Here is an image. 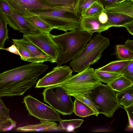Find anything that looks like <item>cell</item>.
I'll list each match as a JSON object with an SVG mask.
<instances>
[{"label": "cell", "mask_w": 133, "mask_h": 133, "mask_svg": "<svg viewBox=\"0 0 133 133\" xmlns=\"http://www.w3.org/2000/svg\"><path fill=\"white\" fill-rule=\"evenodd\" d=\"M48 67L43 63H31L0 73V98L23 95Z\"/></svg>", "instance_id": "cell-1"}, {"label": "cell", "mask_w": 133, "mask_h": 133, "mask_svg": "<svg viewBox=\"0 0 133 133\" xmlns=\"http://www.w3.org/2000/svg\"><path fill=\"white\" fill-rule=\"evenodd\" d=\"M52 39L60 47L56 63L57 66L68 63L79 54L87 45L93 36L79 29L54 35L50 34Z\"/></svg>", "instance_id": "cell-2"}, {"label": "cell", "mask_w": 133, "mask_h": 133, "mask_svg": "<svg viewBox=\"0 0 133 133\" xmlns=\"http://www.w3.org/2000/svg\"><path fill=\"white\" fill-rule=\"evenodd\" d=\"M86 47L70 62V65L75 72L80 73L97 63L102 53L109 45L108 38L100 33L91 38Z\"/></svg>", "instance_id": "cell-3"}, {"label": "cell", "mask_w": 133, "mask_h": 133, "mask_svg": "<svg viewBox=\"0 0 133 133\" xmlns=\"http://www.w3.org/2000/svg\"><path fill=\"white\" fill-rule=\"evenodd\" d=\"M76 6L67 9L39 13L36 15L53 29L65 32L71 31L79 29L80 27V17L78 13Z\"/></svg>", "instance_id": "cell-4"}, {"label": "cell", "mask_w": 133, "mask_h": 133, "mask_svg": "<svg viewBox=\"0 0 133 133\" xmlns=\"http://www.w3.org/2000/svg\"><path fill=\"white\" fill-rule=\"evenodd\" d=\"M102 84L94 68L89 67L78 74L72 75L62 85L67 94H88L91 91Z\"/></svg>", "instance_id": "cell-5"}, {"label": "cell", "mask_w": 133, "mask_h": 133, "mask_svg": "<svg viewBox=\"0 0 133 133\" xmlns=\"http://www.w3.org/2000/svg\"><path fill=\"white\" fill-rule=\"evenodd\" d=\"M88 95L95 104L99 107V114L106 117H112L115 111L122 107L115 91L108 84L102 83L92 90Z\"/></svg>", "instance_id": "cell-6"}, {"label": "cell", "mask_w": 133, "mask_h": 133, "mask_svg": "<svg viewBox=\"0 0 133 133\" xmlns=\"http://www.w3.org/2000/svg\"><path fill=\"white\" fill-rule=\"evenodd\" d=\"M44 101L58 112L64 115L74 112V103L62 85L46 88L42 93Z\"/></svg>", "instance_id": "cell-7"}, {"label": "cell", "mask_w": 133, "mask_h": 133, "mask_svg": "<svg viewBox=\"0 0 133 133\" xmlns=\"http://www.w3.org/2000/svg\"><path fill=\"white\" fill-rule=\"evenodd\" d=\"M13 11L24 18L36 15L39 13L70 8L49 6L38 0H5Z\"/></svg>", "instance_id": "cell-8"}, {"label": "cell", "mask_w": 133, "mask_h": 133, "mask_svg": "<svg viewBox=\"0 0 133 133\" xmlns=\"http://www.w3.org/2000/svg\"><path fill=\"white\" fill-rule=\"evenodd\" d=\"M23 103L30 115L41 120L59 122L62 119L56 110L30 95L23 98Z\"/></svg>", "instance_id": "cell-9"}, {"label": "cell", "mask_w": 133, "mask_h": 133, "mask_svg": "<svg viewBox=\"0 0 133 133\" xmlns=\"http://www.w3.org/2000/svg\"><path fill=\"white\" fill-rule=\"evenodd\" d=\"M27 39L46 54L50 58V62L56 63L61 48L52 39L50 34L38 31L36 33L23 35Z\"/></svg>", "instance_id": "cell-10"}, {"label": "cell", "mask_w": 133, "mask_h": 133, "mask_svg": "<svg viewBox=\"0 0 133 133\" xmlns=\"http://www.w3.org/2000/svg\"><path fill=\"white\" fill-rule=\"evenodd\" d=\"M73 72L70 67L67 65L57 66L37 82L35 88H47L62 85L72 76Z\"/></svg>", "instance_id": "cell-11"}, {"label": "cell", "mask_w": 133, "mask_h": 133, "mask_svg": "<svg viewBox=\"0 0 133 133\" xmlns=\"http://www.w3.org/2000/svg\"><path fill=\"white\" fill-rule=\"evenodd\" d=\"M99 14L81 16L79 29L93 34L94 32L101 33L112 27L110 25L101 23L98 20Z\"/></svg>", "instance_id": "cell-12"}, {"label": "cell", "mask_w": 133, "mask_h": 133, "mask_svg": "<svg viewBox=\"0 0 133 133\" xmlns=\"http://www.w3.org/2000/svg\"><path fill=\"white\" fill-rule=\"evenodd\" d=\"M13 43L17 44L24 48L30 53L31 58L28 62L43 63L50 61V57L38 47L23 37L21 39H12Z\"/></svg>", "instance_id": "cell-13"}, {"label": "cell", "mask_w": 133, "mask_h": 133, "mask_svg": "<svg viewBox=\"0 0 133 133\" xmlns=\"http://www.w3.org/2000/svg\"><path fill=\"white\" fill-rule=\"evenodd\" d=\"M8 24L14 29L19 31L24 35L36 33L38 31L25 18L13 11L11 16H5Z\"/></svg>", "instance_id": "cell-14"}, {"label": "cell", "mask_w": 133, "mask_h": 133, "mask_svg": "<svg viewBox=\"0 0 133 133\" xmlns=\"http://www.w3.org/2000/svg\"><path fill=\"white\" fill-rule=\"evenodd\" d=\"M104 10L121 17L133 18V2L126 0L104 8Z\"/></svg>", "instance_id": "cell-15"}, {"label": "cell", "mask_w": 133, "mask_h": 133, "mask_svg": "<svg viewBox=\"0 0 133 133\" xmlns=\"http://www.w3.org/2000/svg\"><path fill=\"white\" fill-rule=\"evenodd\" d=\"M16 130L22 132H35L56 130L59 129L57 124L54 121L41 120L37 124L18 127Z\"/></svg>", "instance_id": "cell-16"}, {"label": "cell", "mask_w": 133, "mask_h": 133, "mask_svg": "<svg viewBox=\"0 0 133 133\" xmlns=\"http://www.w3.org/2000/svg\"><path fill=\"white\" fill-rule=\"evenodd\" d=\"M116 93V98L120 104L125 108L133 106V86Z\"/></svg>", "instance_id": "cell-17"}, {"label": "cell", "mask_w": 133, "mask_h": 133, "mask_svg": "<svg viewBox=\"0 0 133 133\" xmlns=\"http://www.w3.org/2000/svg\"><path fill=\"white\" fill-rule=\"evenodd\" d=\"M132 60L127 61L116 60L112 61L103 66L97 69L102 71L115 72H121Z\"/></svg>", "instance_id": "cell-18"}, {"label": "cell", "mask_w": 133, "mask_h": 133, "mask_svg": "<svg viewBox=\"0 0 133 133\" xmlns=\"http://www.w3.org/2000/svg\"><path fill=\"white\" fill-rule=\"evenodd\" d=\"M74 112L77 116L84 117L95 115L94 111L82 102L75 98Z\"/></svg>", "instance_id": "cell-19"}, {"label": "cell", "mask_w": 133, "mask_h": 133, "mask_svg": "<svg viewBox=\"0 0 133 133\" xmlns=\"http://www.w3.org/2000/svg\"><path fill=\"white\" fill-rule=\"evenodd\" d=\"M24 18L32 26L39 31L49 33L53 29L37 15Z\"/></svg>", "instance_id": "cell-20"}, {"label": "cell", "mask_w": 133, "mask_h": 133, "mask_svg": "<svg viewBox=\"0 0 133 133\" xmlns=\"http://www.w3.org/2000/svg\"><path fill=\"white\" fill-rule=\"evenodd\" d=\"M84 120L80 119L61 120L58 125L59 130L67 132H74L75 130L80 127Z\"/></svg>", "instance_id": "cell-21"}, {"label": "cell", "mask_w": 133, "mask_h": 133, "mask_svg": "<svg viewBox=\"0 0 133 133\" xmlns=\"http://www.w3.org/2000/svg\"><path fill=\"white\" fill-rule=\"evenodd\" d=\"M108 84L115 91L117 92L133 86V82L122 75Z\"/></svg>", "instance_id": "cell-22"}, {"label": "cell", "mask_w": 133, "mask_h": 133, "mask_svg": "<svg viewBox=\"0 0 133 133\" xmlns=\"http://www.w3.org/2000/svg\"><path fill=\"white\" fill-rule=\"evenodd\" d=\"M49 6L70 8L77 6L79 0H38Z\"/></svg>", "instance_id": "cell-23"}, {"label": "cell", "mask_w": 133, "mask_h": 133, "mask_svg": "<svg viewBox=\"0 0 133 133\" xmlns=\"http://www.w3.org/2000/svg\"><path fill=\"white\" fill-rule=\"evenodd\" d=\"M95 70L96 74L101 82L109 84L118 77L123 75L121 72H115L100 71L97 69Z\"/></svg>", "instance_id": "cell-24"}, {"label": "cell", "mask_w": 133, "mask_h": 133, "mask_svg": "<svg viewBox=\"0 0 133 133\" xmlns=\"http://www.w3.org/2000/svg\"><path fill=\"white\" fill-rule=\"evenodd\" d=\"M7 24L5 15L0 12V50L4 48L5 41L9 38Z\"/></svg>", "instance_id": "cell-25"}, {"label": "cell", "mask_w": 133, "mask_h": 133, "mask_svg": "<svg viewBox=\"0 0 133 133\" xmlns=\"http://www.w3.org/2000/svg\"><path fill=\"white\" fill-rule=\"evenodd\" d=\"M16 122L0 111V131H10L16 126Z\"/></svg>", "instance_id": "cell-26"}, {"label": "cell", "mask_w": 133, "mask_h": 133, "mask_svg": "<svg viewBox=\"0 0 133 133\" xmlns=\"http://www.w3.org/2000/svg\"><path fill=\"white\" fill-rule=\"evenodd\" d=\"M75 98L81 101L90 108L94 111L95 115L98 116L99 114V107L96 105L88 94H76L72 95Z\"/></svg>", "instance_id": "cell-27"}, {"label": "cell", "mask_w": 133, "mask_h": 133, "mask_svg": "<svg viewBox=\"0 0 133 133\" xmlns=\"http://www.w3.org/2000/svg\"><path fill=\"white\" fill-rule=\"evenodd\" d=\"M116 54L119 60H133V52L127 48L124 45L118 44L116 45Z\"/></svg>", "instance_id": "cell-28"}, {"label": "cell", "mask_w": 133, "mask_h": 133, "mask_svg": "<svg viewBox=\"0 0 133 133\" xmlns=\"http://www.w3.org/2000/svg\"><path fill=\"white\" fill-rule=\"evenodd\" d=\"M104 9L101 3L96 1L90 6L82 15L89 16L100 14L104 11Z\"/></svg>", "instance_id": "cell-29"}, {"label": "cell", "mask_w": 133, "mask_h": 133, "mask_svg": "<svg viewBox=\"0 0 133 133\" xmlns=\"http://www.w3.org/2000/svg\"><path fill=\"white\" fill-rule=\"evenodd\" d=\"M97 0H79L77 4L78 14L80 17L83 15L88 9Z\"/></svg>", "instance_id": "cell-30"}, {"label": "cell", "mask_w": 133, "mask_h": 133, "mask_svg": "<svg viewBox=\"0 0 133 133\" xmlns=\"http://www.w3.org/2000/svg\"><path fill=\"white\" fill-rule=\"evenodd\" d=\"M0 12L5 16H11L13 11L11 7L5 0H0Z\"/></svg>", "instance_id": "cell-31"}, {"label": "cell", "mask_w": 133, "mask_h": 133, "mask_svg": "<svg viewBox=\"0 0 133 133\" xmlns=\"http://www.w3.org/2000/svg\"><path fill=\"white\" fill-rule=\"evenodd\" d=\"M123 76L133 82V60L121 72Z\"/></svg>", "instance_id": "cell-32"}, {"label": "cell", "mask_w": 133, "mask_h": 133, "mask_svg": "<svg viewBox=\"0 0 133 133\" xmlns=\"http://www.w3.org/2000/svg\"><path fill=\"white\" fill-rule=\"evenodd\" d=\"M14 44L16 46L21 59L25 61L28 62L31 58V56L29 52L22 46L17 44Z\"/></svg>", "instance_id": "cell-33"}, {"label": "cell", "mask_w": 133, "mask_h": 133, "mask_svg": "<svg viewBox=\"0 0 133 133\" xmlns=\"http://www.w3.org/2000/svg\"><path fill=\"white\" fill-rule=\"evenodd\" d=\"M133 107V106H132ZM125 108L123 107L126 111L128 118V123L127 130L128 131H132L133 129V107L131 108V107Z\"/></svg>", "instance_id": "cell-34"}, {"label": "cell", "mask_w": 133, "mask_h": 133, "mask_svg": "<svg viewBox=\"0 0 133 133\" xmlns=\"http://www.w3.org/2000/svg\"><path fill=\"white\" fill-rule=\"evenodd\" d=\"M104 8L108 7L115 4L123 2L126 0H97Z\"/></svg>", "instance_id": "cell-35"}, {"label": "cell", "mask_w": 133, "mask_h": 133, "mask_svg": "<svg viewBox=\"0 0 133 133\" xmlns=\"http://www.w3.org/2000/svg\"><path fill=\"white\" fill-rule=\"evenodd\" d=\"M98 19L99 21L101 23L111 25L108 23V17L104 11L99 15Z\"/></svg>", "instance_id": "cell-36"}, {"label": "cell", "mask_w": 133, "mask_h": 133, "mask_svg": "<svg viewBox=\"0 0 133 133\" xmlns=\"http://www.w3.org/2000/svg\"><path fill=\"white\" fill-rule=\"evenodd\" d=\"M9 111L10 110L6 107L4 102L0 98V111L9 117H10Z\"/></svg>", "instance_id": "cell-37"}, {"label": "cell", "mask_w": 133, "mask_h": 133, "mask_svg": "<svg viewBox=\"0 0 133 133\" xmlns=\"http://www.w3.org/2000/svg\"><path fill=\"white\" fill-rule=\"evenodd\" d=\"M3 49L6 50L11 53L20 56L19 54L16 45L14 43L9 47L6 48H4Z\"/></svg>", "instance_id": "cell-38"}, {"label": "cell", "mask_w": 133, "mask_h": 133, "mask_svg": "<svg viewBox=\"0 0 133 133\" xmlns=\"http://www.w3.org/2000/svg\"><path fill=\"white\" fill-rule=\"evenodd\" d=\"M127 48L133 52V41L129 39H127L124 45Z\"/></svg>", "instance_id": "cell-39"}, {"label": "cell", "mask_w": 133, "mask_h": 133, "mask_svg": "<svg viewBox=\"0 0 133 133\" xmlns=\"http://www.w3.org/2000/svg\"><path fill=\"white\" fill-rule=\"evenodd\" d=\"M124 27L130 34L133 35V22L126 24Z\"/></svg>", "instance_id": "cell-40"}, {"label": "cell", "mask_w": 133, "mask_h": 133, "mask_svg": "<svg viewBox=\"0 0 133 133\" xmlns=\"http://www.w3.org/2000/svg\"><path fill=\"white\" fill-rule=\"evenodd\" d=\"M108 131L109 130L108 129L102 128L95 129L94 130H93V131L95 132H106Z\"/></svg>", "instance_id": "cell-41"}, {"label": "cell", "mask_w": 133, "mask_h": 133, "mask_svg": "<svg viewBox=\"0 0 133 133\" xmlns=\"http://www.w3.org/2000/svg\"><path fill=\"white\" fill-rule=\"evenodd\" d=\"M126 0L130 1H131L132 2H133V0Z\"/></svg>", "instance_id": "cell-42"}]
</instances>
